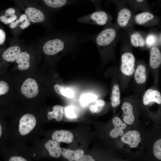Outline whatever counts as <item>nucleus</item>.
<instances>
[{
    "label": "nucleus",
    "instance_id": "obj_17",
    "mask_svg": "<svg viewBox=\"0 0 161 161\" xmlns=\"http://www.w3.org/2000/svg\"><path fill=\"white\" fill-rule=\"evenodd\" d=\"M20 53V47L18 46H13L9 48L4 52L2 57L6 61L13 62Z\"/></svg>",
    "mask_w": 161,
    "mask_h": 161
},
{
    "label": "nucleus",
    "instance_id": "obj_23",
    "mask_svg": "<svg viewBox=\"0 0 161 161\" xmlns=\"http://www.w3.org/2000/svg\"><path fill=\"white\" fill-rule=\"evenodd\" d=\"M63 107L59 105L53 106V111L49 112L47 114V117L49 120L54 118L57 122L61 121L63 116Z\"/></svg>",
    "mask_w": 161,
    "mask_h": 161
},
{
    "label": "nucleus",
    "instance_id": "obj_42",
    "mask_svg": "<svg viewBox=\"0 0 161 161\" xmlns=\"http://www.w3.org/2000/svg\"><path fill=\"white\" fill-rule=\"evenodd\" d=\"M2 134V128L1 126L0 123V138L1 137Z\"/></svg>",
    "mask_w": 161,
    "mask_h": 161
},
{
    "label": "nucleus",
    "instance_id": "obj_32",
    "mask_svg": "<svg viewBox=\"0 0 161 161\" xmlns=\"http://www.w3.org/2000/svg\"><path fill=\"white\" fill-rule=\"evenodd\" d=\"M65 111L67 117L72 118L76 117V115L73 106H70L67 107L66 108Z\"/></svg>",
    "mask_w": 161,
    "mask_h": 161
},
{
    "label": "nucleus",
    "instance_id": "obj_41",
    "mask_svg": "<svg viewBox=\"0 0 161 161\" xmlns=\"http://www.w3.org/2000/svg\"><path fill=\"white\" fill-rule=\"evenodd\" d=\"M19 24L18 19L16 20L15 22H12L10 25V27L11 28L13 29L18 26Z\"/></svg>",
    "mask_w": 161,
    "mask_h": 161
},
{
    "label": "nucleus",
    "instance_id": "obj_43",
    "mask_svg": "<svg viewBox=\"0 0 161 161\" xmlns=\"http://www.w3.org/2000/svg\"><path fill=\"white\" fill-rule=\"evenodd\" d=\"M75 1H77V2L78 1H79L80 0H75Z\"/></svg>",
    "mask_w": 161,
    "mask_h": 161
},
{
    "label": "nucleus",
    "instance_id": "obj_36",
    "mask_svg": "<svg viewBox=\"0 0 161 161\" xmlns=\"http://www.w3.org/2000/svg\"><path fill=\"white\" fill-rule=\"evenodd\" d=\"M30 24V21L28 18H27L19 25L21 29H24L27 28Z\"/></svg>",
    "mask_w": 161,
    "mask_h": 161
},
{
    "label": "nucleus",
    "instance_id": "obj_37",
    "mask_svg": "<svg viewBox=\"0 0 161 161\" xmlns=\"http://www.w3.org/2000/svg\"><path fill=\"white\" fill-rule=\"evenodd\" d=\"M110 2L114 3L116 7L119 5L126 4L127 0H109Z\"/></svg>",
    "mask_w": 161,
    "mask_h": 161
},
{
    "label": "nucleus",
    "instance_id": "obj_16",
    "mask_svg": "<svg viewBox=\"0 0 161 161\" xmlns=\"http://www.w3.org/2000/svg\"><path fill=\"white\" fill-rule=\"evenodd\" d=\"M121 108L123 112V119L124 122L128 124H132L134 121V117L132 105L128 102H125L123 104Z\"/></svg>",
    "mask_w": 161,
    "mask_h": 161
},
{
    "label": "nucleus",
    "instance_id": "obj_31",
    "mask_svg": "<svg viewBox=\"0 0 161 161\" xmlns=\"http://www.w3.org/2000/svg\"><path fill=\"white\" fill-rule=\"evenodd\" d=\"M9 87L7 83L3 81H0V96L7 94L9 91Z\"/></svg>",
    "mask_w": 161,
    "mask_h": 161
},
{
    "label": "nucleus",
    "instance_id": "obj_2",
    "mask_svg": "<svg viewBox=\"0 0 161 161\" xmlns=\"http://www.w3.org/2000/svg\"><path fill=\"white\" fill-rule=\"evenodd\" d=\"M117 16L116 26L119 29L127 30L133 28L134 11L126 4L116 7Z\"/></svg>",
    "mask_w": 161,
    "mask_h": 161
},
{
    "label": "nucleus",
    "instance_id": "obj_25",
    "mask_svg": "<svg viewBox=\"0 0 161 161\" xmlns=\"http://www.w3.org/2000/svg\"><path fill=\"white\" fill-rule=\"evenodd\" d=\"M120 92L119 85L115 84L113 86L110 98L112 106L115 107L118 106L120 103Z\"/></svg>",
    "mask_w": 161,
    "mask_h": 161
},
{
    "label": "nucleus",
    "instance_id": "obj_7",
    "mask_svg": "<svg viewBox=\"0 0 161 161\" xmlns=\"http://www.w3.org/2000/svg\"><path fill=\"white\" fill-rule=\"evenodd\" d=\"M21 90L25 96L31 98L37 95L39 88L37 83L35 80L32 78H28L23 83Z\"/></svg>",
    "mask_w": 161,
    "mask_h": 161
},
{
    "label": "nucleus",
    "instance_id": "obj_39",
    "mask_svg": "<svg viewBox=\"0 0 161 161\" xmlns=\"http://www.w3.org/2000/svg\"><path fill=\"white\" fill-rule=\"evenodd\" d=\"M5 34L4 31L0 29V45L3 44L5 39Z\"/></svg>",
    "mask_w": 161,
    "mask_h": 161
},
{
    "label": "nucleus",
    "instance_id": "obj_40",
    "mask_svg": "<svg viewBox=\"0 0 161 161\" xmlns=\"http://www.w3.org/2000/svg\"><path fill=\"white\" fill-rule=\"evenodd\" d=\"M27 18V16L25 14L21 15L20 18L18 19L19 23H22Z\"/></svg>",
    "mask_w": 161,
    "mask_h": 161
},
{
    "label": "nucleus",
    "instance_id": "obj_18",
    "mask_svg": "<svg viewBox=\"0 0 161 161\" xmlns=\"http://www.w3.org/2000/svg\"><path fill=\"white\" fill-rule=\"evenodd\" d=\"M58 143L50 140L45 144V147L48 150L50 156L54 158L59 157L62 152V149Z\"/></svg>",
    "mask_w": 161,
    "mask_h": 161
},
{
    "label": "nucleus",
    "instance_id": "obj_30",
    "mask_svg": "<svg viewBox=\"0 0 161 161\" xmlns=\"http://www.w3.org/2000/svg\"><path fill=\"white\" fill-rule=\"evenodd\" d=\"M112 123L114 126V129L117 130H123L126 127V124L123 123L120 119L117 117H115L113 119Z\"/></svg>",
    "mask_w": 161,
    "mask_h": 161
},
{
    "label": "nucleus",
    "instance_id": "obj_21",
    "mask_svg": "<svg viewBox=\"0 0 161 161\" xmlns=\"http://www.w3.org/2000/svg\"><path fill=\"white\" fill-rule=\"evenodd\" d=\"M147 78L146 69L145 66L143 64L137 66L135 71L134 79L138 84H142L144 83Z\"/></svg>",
    "mask_w": 161,
    "mask_h": 161
},
{
    "label": "nucleus",
    "instance_id": "obj_38",
    "mask_svg": "<svg viewBox=\"0 0 161 161\" xmlns=\"http://www.w3.org/2000/svg\"><path fill=\"white\" fill-rule=\"evenodd\" d=\"M9 161H27L24 158L19 156H13L10 158Z\"/></svg>",
    "mask_w": 161,
    "mask_h": 161
},
{
    "label": "nucleus",
    "instance_id": "obj_35",
    "mask_svg": "<svg viewBox=\"0 0 161 161\" xmlns=\"http://www.w3.org/2000/svg\"><path fill=\"white\" fill-rule=\"evenodd\" d=\"M76 161H94V159L91 156L89 155H83L77 159Z\"/></svg>",
    "mask_w": 161,
    "mask_h": 161
},
{
    "label": "nucleus",
    "instance_id": "obj_44",
    "mask_svg": "<svg viewBox=\"0 0 161 161\" xmlns=\"http://www.w3.org/2000/svg\"><path fill=\"white\" fill-rule=\"evenodd\" d=\"M158 1H160V0H158Z\"/></svg>",
    "mask_w": 161,
    "mask_h": 161
},
{
    "label": "nucleus",
    "instance_id": "obj_5",
    "mask_svg": "<svg viewBox=\"0 0 161 161\" xmlns=\"http://www.w3.org/2000/svg\"><path fill=\"white\" fill-rule=\"evenodd\" d=\"M121 64L120 70L125 76L132 75L134 72L135 58L131 52L126 51L123 53L121 56Z\"/></svg>",
    "mask_w": 161,
    "mask_h": 161
},
{
    "label": "nucleus",
    "instance_id": "obj_34",
    "mask_svg": "<svg viewBox=\"0 0 161 161\" xmlns=\"http://www.w3.org/2000/svg\"><path fill=\"white\" fill-rule=\"evenodd\" d=\"M95 6V10H103L101 6V2L103 0H90Z\"/></svg>",
    "mask_w": 161,
    "mask_h": 161
},
{
    "label": "nucleus",
    "instance_id": "obj_13",
    "mask_svg": "<svg viewBox=\"0 0 161 161\" xmlns=\"http://www.w3.org/2000/svg\"><path fill=\"white\" fill-rule=\"evenodd\" d=\"M25 13L30 21L33 23H38L44 21L45 16L41 10L33 7H29L25 10Z\"/></svg>",
    "mask_w": 161,
    "mask_h": 161
},
{
    "label": "nucleus",
    "instance_id": "obj_15",
    "mask_svg": "<svg viewBox=\"0 0 161 161\" xmlns=\"http://www.w3.org/2000/svg\"><path fill=\"white\" fill-rule=\"evenodd\" d=\"M44 4L52 9H60L78 2L75 0H43Z\"/></svg>",
    "mask_w": 161,
    "mask_h": 161
},
{
    "label": "nucleus",
    "instance_id": "obj_1",
    "mask_svg": "<svg viewBox=\"0 0 161 161\" xmlns=\"http://www.w3.org/2000/svg\"><path fill=\"white\" fill-rule=\"evenodd\" d=\"M112 23L105 26L97 34L92 36L97 46L102 52L107 55L114 53L116 43L120 38V30Z\"/></svg>",
    "mask_w": 161,
    "mask_h": 161
},
{
    "label": "nucleus",
    "instance_id": "obj_33",
    "mask_svg": "<svg viewBox=\"0 0 161 161\" xmlns=\"http://www.w3.org/2000/svg\"><path fill=\"white\" fill-rule=\"evenodd\" d=\"M124 134L123 130H118L113 129L110 132V136L112 138H117L119 136H122Z\"/></svg>",
    "mask_w": 161,
    "mask_h": 161
},
{
    "label": "nucleus",
    "instance_id": "obj_29",
    "mask_svg": "<svg viewBox=\"0 0 161 161\" xmlns=\"http://www.w3.org/2000/svg\"><path fill=\"white\" fill-rule=\"evenodd\" d=\"M154 154L158 159L161 160V139L157 141L154 143L153 147Z\"/></svg>",
    "mask_w": 161,
    "mask_h": 161
},
{
    "label": "nucleus",
    "instance_id": "obj_9",
    "mask_svg": "<svg viewBox=\"0 0 161 161\" xmlns=\"http://www.w3.org/2000/svg\"><path fill=\"white\" fill-rule=\"evenodd\" d=\"M121 139L123 143L128 144L131 148L136 147L141 140L140 133L136 130L127 131L122 136Z\"/></svg>",
    "mask_w": 161,
    "mask_h": 161
},
{
    "label": "nucleus",
    "instance_id": "obj_14",
    "mask_svg": "<svg viewBox=\"0 0 161 161\" xmlns=\"http://www.w3.org/2000/svg\"><path fill=\"white\" fill-rule=\"evenodd\" d=\"M149 65L152 69L158 68L161 64V53L157 47H153L150 50Z\"/></svg>",
    "mask_w": 161,
    "mask_h": 161
},
{
    "label": "nucleus",
    "instance_id": "obj_26",
    "mask_svg": "<svg viewBox=\"0 0 161 161\" xmlns=\"http://www.w3.org/2000/svg\"><path fill=\"white\" fill-rule=\"evenodd\" d=\"M54 89L57 94L68 98H72L74 96L73 91L70 89L65 88L58 84L54 86Z\"/></svg>",
    "mask_w": 161,
    "mask_h": 161
},
{
    "label": "nucleus",
    "instance_id": "obj_8",
    "mask_svg": "<svg viewBox=\"0 0 161 161\" xmlns=\"http://www.w3.org/2000/svg\"><path fill=\"white\" fill-rule=\"evenodd\" d=\"M131 44L136 47L143 48L146 46L145 32L134 30L133 28L127 31Z\"/></svg>",
    "mask_w": 161,
    "mask_h": 161
},
{
    "label": "nucleus",
    "instance_id": "obj_27",
    "mask_svg": "<svg viewBox=\"0 0 161 161\" xmlns=\"http://www.w3.org/2000/svg\"><path fill=\"white\" fill-rule=\"evenodd\" d=\"M97 99V97L95 95L88 94L82 95L80 97V102L83 106H85L90 103L96 101Z\"/></svg>",
    "mask_w": 161,
    "mask_h": 161
},
{
    "label": "nucleus",
    "instance_id": "obj_24",
    "mask_svg": "<svg viewBox=\"0 0 161 161\" xmlns=\"http://www.w3.org/2000/svg\"><path fill=\"white\" fill-rule=\"evenodd\" d=\"M15 10L13 8H10L7 9L5 14L0 17V21L5 24L12 23L17 18V16L15 14Z\"/></svg>",
    "mask_w": 161,
    "mask_h": 161
},
{
    "label": "nucleus",
    "instance_id": "obj_6",
    "mask_svg": "<svg viewBox=\"0 0 161 161\" xmlns=\"http://www.w3.org/2000/svg\"><path fill=\"white\" fill-rule=\"evenodd\" d=\"M36 123V119L32 114H27L23 115L19 122V129L20 134L24 136L29 133L35 128Z\"/></svg>",
    "mask_w": 161,
    "mask_h": 161
},
{
    "label": "nucleus",
    "instance_id": "obj_19",
    "mask_svg": "<svg viewBox=\"0 0 161 161\" xmlns=\"http://www.w3.org/2000/svg\"><path fill=\"white\" fill-rule=\"evenodd\" d=\"M30 55L26 52H22L20 53L16 59L18 64V69L21 70L27 69L30 67Z\"/></svg>",
    "mask_w": 161,
    "mask_h": 161
},
{
    "label": "nucleus",
    "instance_id": "obj_11",
    "mask_svg": "<svg viewBox=\"0 0 161 161\" xmlns=\"http://www.w3.org/2000/svg\"><path fill=\"white\" fill-rule=\"evenodd\" d=\"M127 4L134 12L138 11L152 12L147 0H127Z\"/></svg>",
    "mask_w": 161,
    "mask_h": 161
},
{
    "label": "nucleus",
    "instance_id": "obj_28",
    "mask_svg": "<svg viewBox=\"0 0 161 161\" xmlns=\"http://www.w3.org/2000/svg\"><path fill=\"white\" fill-rule=\"evenodd\" d=\"M105 102L103 100L96 101L95 104L89 107V110L92 113H97L100 112L105 105Z\"/></svg>",
    "mask_w": 161,
    "mask_h": 161
},
{
    "label": "nucleus",
    "instance_id": "obj_22",
    "mask_svg": "<svg viewBox=\"0 0 161 161\" xmlns=\"http://www.w3.org/2000/svg\"><path fill=\"white\" fill-rule=\"evenodd\" d=\"M84 154V151L82 149L73 151L66 149L63 150L61 152L62 156L69 161H76L80 157Z\"/></svg>",
    "mask_w": 161,
    "mask_h": 161
},
{
    "label": "nucleus",
    "instance_id": "obj_12",
    "mask_svg": "<svg viewBox=\"0 0 161 161\" xmlns=\"http://www.w3.org/2000/svg\"><path fill=\"white\" fill-rule=\"evenodd\" d=\"M52 139L58 143L63 142L67 143L72 142L73 138V134L67 130H56L53 133Z\"/></svg>",
    "mask_w": 161,
    "mask_h": 161
},
{
    "label": "nucleus",
    "instance_id": "obj_20",
    "mask_svg": "<svg viewBox=\"0 0 161 161\" xmlns=\"http://www.w3.org/2000/svg\"><path fill=\"white\" fill-rule=\"evenodd\" d=\"M161 41V32L157 33L153 31H150L147 34L145 42L146 46L151 48L156 47L157 44H160Z\"/></svg>",
    "mask_w": 161,
    "mask_h": 161
},
{
    "label": "nucleus",
    "instance_id": "obj_10",
    "mask_svg": "<svg viewBox=\"0 0 161 161\" xmlns=\"http://www.w3.org/2000/svg\"><path fill=\"white\" fill-rule=\"evenodd\" d=\"M153 102L161 104V94L159 91L156 90L149 89L147 90L144 94L143 97V103L146 106Z\"/></svg>",
    "mask_w": 161,
    "mask_h": 161
},
{
    "label": "nucleus",
    "instance_id": "obj_3",
    "mask_svg": "<svg viewBox=\"0 0 161 161\" xmlns=\"http://www.w3.org/2000/svg\"><path fill=\"white\" fill-rule=\"evenodd\" d=\"M112 18L109 14L103 9L79 17L77 20L81 23L105 26L112 23Z\"/></svg>",
    "mask_w": 161,
    "mask_h": 161
},
{
    "label": "nucleus",
    "instance_id": "obj_4",
    "mask_svg": "<svg viewBox=\"0 0 161 161\" xmlns=\"http://www.w3.org/2000/svg\"><path fill=\"white\" fill-rule=\"evenodd\" d=\"M159 16L152 12L145 11L134 15L133 22L134 24L145 27H152L158 25L160 21Z\"/></svg>",
    "mask_w": 161,
    "mask_h": 161
}]
</instances>
